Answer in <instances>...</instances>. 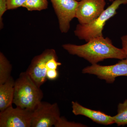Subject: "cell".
Wrapping results in <instances>:
<instances>
[{
  "instance_id": "cell-1",
  "label": "cell",
  "mask_w": 127,
  "mask_h": 127,
  "mask_svg": "<svg viewBox=\"0 0 127 127\" xmlns=\"http://www.w3.org/2000/svg\"><path fill=\"white\" fill-rule=\"evenodd\" d=\"M62 47L70 55L83 58L92 64L105 59L122 60L127 58L122 48L116 47L111 39L103 36L93 38L81 45L67 43L63 45Z\"/></svg>"
},
{
  "instance_id": "cell-2",
  "label": "cell",
  "mask_w": 127,
  "mask_h": 127,
  "mask_svg": "<svg viewBox=\"0 0 127 127\" xmlns=\"http://www.w3.org/2000/svg\"><path fill=\"white\" fill-rule=\"evenodd\" d=\"M43 97V92L26 72H22L15 83L13 103L16 106L33 111Z\"/></svg>"
},
{
  "instance_id": "cell-3",
  "label": "cell",
  "mask_w": 127,
  "mask_h": 127,
  "mask_svg": "<svg viewBox=\"0 0 127 127\" xmlns=\"http://www.w3.org/2000/svg\"><path fill=\"white\" fill-rule=\"evenodd\" d=\"M127 0H115L98 17L88 24H78L74 31L75 35L86 42L91 39L102 36V31L107 21L117 14L122 4H127Z\"/></svg>"
},
{
  "instance_id": "cell-4",
  "label": "cell",
  "mask_w": 127,
  "mask_h": 127,
  "mask_svg": "<svg viewBox=\"0 0 127 127\" xmlns=\"http://www.w3.org/2000/svg\"><path fill=\"white\" fill-rule=\"evenodd\" d=\"M61 117L57 103L41 101L32 111L31 127L55 126Z\"/></svg>"
},
{
  "instance_id": "cell-5",
  "label": "cell",
  "mask_w": 127,
  "mask_h": 127,
  "mask_svg": "<svg viewBox=\"0 0 127 127\" xmlns=\"http://www.w3.org/2000/svg\"><path fill=\"white\" fill-rule=\"evenodd\" d=\"M82 72L96 75L99 79L106 81L107 83L112 84L118 77H127V58L111 65H100L97 64H92L83 68Z\"/></svg>"
},
{
  "instance_id": "cell-6",
  "label": "cell",
  "mask_w": 127,
  "mask_h": 127,
  "mask_svg": "<svg viewBox=\"0 0 127 127\" xmlns=\"http://www.w3.org/2000/svg\"><path fill=\"white\" fill-rule=\"evenodd\" d=\"M32 111L10 106L0 112V127H31Z\"/></svg>"
},
{
  "instance_id": "cell-7",
  "label": "cell",
  "mask_w": 127,
  "mask_h": 127,
  "mask_svg": "<svg viewBox=\"0 0 127 127\" xmlns=\"http://www.w3.org/2000/svg\"><path fill=\"white\" fill-rule=\"evenodd\" d=\"M56 56H57L54 49H47L32 60L26 72L39 87L40 88L47 81V62L51 58Z\"/></svg>"
},
{
  "instance_id": "cell-8",
  "label": "cell",
  "mask_w": 127,
  "mask_h": 127,
  "mask_svg": "<svg viewBox=\"0 0 127 127\" xmlns=\"http://www.w3.org/2000/svg\"><path fill=\"white\" fill-rule=\"evenodd\" d=\"M56 14L62 33L68 32L71 22L76 18L78 2L76 0H50Z\"/></svg>"
},
{
  "instance_id": "cell-9",
  "label": "cell",
  "mask_w": 127,
  "mask_h": 127,
  "mask_svg": "<svg viewBox=\"0 0 127 127\" xmlns=\"http://www.w3.org/2000/svg\"><path fill=\"white\" fill-rule=\"evenodd\" d=\"M106 4L105 0H81L78 2L76 18L80 24L91 23L104 11Z\"/></svg>"
},
{
  "instance_id": "cell-10",
  "label": "cell",
  "mask_w": 127,
  "mask_h": 127,
  "mask_svg": "<svg viewBox=\"0 0 127 127\" xmlns=\"http://www.w3.org/2000/svg\"><path fill=\"white\" fill-rule=\"evenodd\" d=\"M72 112L76 116L82 115L91 119L94 122L105 125L115 123L113 117L101 111L92 110L85 107L77 102H72Z\"/></svg>"
},
{
  "instance_id": "cell-11",
  "label": "cell",
  "mask_w": 127,
  "mask_h": 127,
  "mask_svg": "<svg viewBox=\"0 0 127 127\" xmlns=\"http://www.w3.org/2000/svg\"><path fill=\"white\" fill-rule=\"evenodd\" d=\"M15 81L11 77L5 82L0 84V111L12 106L15 92Z\"/></svg>"
},
{
  "instance_id": "cell-12",
  "label": "cell",
  "mask_w": 127,
  "mask_h": 127,
  "mask_svg": "<svg viewBox=\"0 0 127 127\" xmlns=\"http://www.w3.org/2000/svg\"><path fill=\"white\" fill-rule=\"evenodd\" d=\"M12 66L2 52H0V84L5 82L11 76Z\"/></svg>"
},
{
  "instance_id": "cell-13",
  "label": "cell",
  "mask_w": 127,
  "mask_h": 127,
  "mask_svg": "<svg viewBox=\"0 0 127 127\" xmlns=\"http://www.w3.org/2000/svg\"><path fill=\"white\" fill-rule=\"evenodd\" d=\"M113 117L115 123L118 126L127 125V99L118 104L117 114Z\"/></svg>"
},
{
  "instance_id": "cell-14",
  "label": "cell",
  "mask_w": 127,
  "mask_h": 127,
  "mask_svg": "<svg viewBox=\"0 0 127 127\" xmlns=\"http://www.w3.org/2000/svg\"><path fill=\"white\" fill-rule=\"evenodd\" d=\"M47 0H26L22 7H25L29 11H40L47 9Z\"/></svg>"
},
{
  "instance_id": "cell-15",
  "label": "cell",
  "mask_w": 127,
  "mask_h": 127,
  "mask_svg": "<svg viewBox=\"0 0 127 127\" xmlns=\"http://www.w3.org/2000/svg\"><path fill=\"white\" fill-rule=\"evenodd\" d=\"M54 127H87V126L80 123L69 122L64 117H61Z\"/></svg>"
},
{
  "instance_id": "cell-16",
  "label": "cell",
  "mask_w": 127,
  "mask_h": 127,
  "mask_svg": "<svg viewBox=\"0 0 127 127\" xmlns=\"http://www.w3.org/2000/svg\"><path fill=\"white\" fill-rule=\"evenodd\" d=\"M62 65L61 63L58 61V57H53L48 61L46 64V71L47 70L55 69L57 70L59 66Z\"/></svg>"
},
{
  "instance_id": "cell-17",
  "label": "cell",
  "mask_w": 127,
  "mask_h": 127,
  "mask_svg": "<svg viewBox=\"0 0 127 127\" xmlns=\"http://www.w3.org/2000/svg\"><path fill=\"white\" fill-rule=\"evenodd\" d=\"M26 0H7L8 10H14L22 7Z\"/></svg>"
},
{
  "instance_id": "cell-18",
  "label": "cell",
  "mask_w": 127,
  "mask_h": 127,
  "mask_svg": "<svg viewBox=\"0 0 127 127\" xmlns=\"http://www.w3.org/2000/svg\"><path fill=\"white\" fill-rule=\"evenodd\" d=\"M7 10L8 9L7 0H0V28L1 30L3 27L2 16Z\"/></svg>"
},
{
  "instance_id": "cell-19",
  "label": "cell",
  "mask_w": 127,
  "mask_h": 127,
  "mask_svg": "<svg viewBox=\"0 0 127 127\" xmlns=\"http://www.w3.org/2000/svg\"><path fill=\"white\" fill-rule=\"evenodd\" d=\"M46 75L47 79L51 81L56 80L59 75L57 70L55 69L47 70Z\"/></svg>"
},
{
  "instance_id": "cell-20",
  "label": "cell",
  "mask_w": 127,
  "mask_h": 127,
  "mask_svg": "<svg viewBox=\"0 0 127 127\" xmlns=\"http://www.w3.org/2000/svg\"><path fill=\"white\" fill-rule=\"evenodd\" d=\"M122 49L127 56V35L123 36L121 38Z\"/></svg>"
},
{
  "instance_id": "cell-21",
  "label": "cell",
  "mask_w": 127,
  "mask_h": 127,
  "mask_svg": "<svg viewBox=\"0 0 127 127\" xmlns=\"http://www.w3.org/2000/svg\"><path fill=\"white\" fill-rule=\"evenodd\" d=\"M76 0L77 1H81V0ZM109 0V1H110V2H113L114 1V0Z\"/></svg>"
}]
</instances>
